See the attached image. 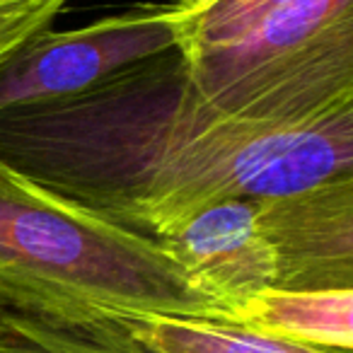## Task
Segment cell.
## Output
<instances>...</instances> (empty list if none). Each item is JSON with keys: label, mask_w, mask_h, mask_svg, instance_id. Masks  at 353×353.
<instances>
[{"label": "cell", "mask_w": 353, "mask_h": 353, "mask_svg": "<svg viewBox=\"0 0 353 353\" xmlns=\"http://www.w3.org/2000/svg\"><path fill=\"white\" fill-rule=\"evenodd\" d=\"M0 160L85 211L162 242L223 199L353 176V107L276 126L201 94L182 49L49 107L0 114Z\"/></svg>", "instance_id": "obj_1"}, {"label": "cell", "mask_w": 353, "mask_h": 353, "mask_svg": "<svg viewBox=\"0 0 353 353\" xmlns=\"http://www.w3.org/2000/svg\"><path fill=\"white\" fill-rule=\"evenodd\" d=\"M0 307L34 317L223 319L160 242L119 228L0 160Z\"/></svg>", "instance_id": "obj_2"}, {"label": "cell", "mask_w": 353, "mask_h": 353, "mask_svg": "<svg viewBox=\"0 0 353 353\" xmlns=\"http://www.w3.org/2000/svg\"><path fill=\"white\" fill-rule=\"evenodd\" d=\"M230 117L293 126L353 107V0H295L235 44L182 51Z\"/></svg>", "instance_id": "obj_3"}, {"label": "cell", "mask_w": 353, "mask_h": 353, "mask_svg": "<svg viewBox=\"0 0 353 353\" xmlns=\"http://www.w3.org/2000/svg\"><path fill=\"white\" fill-rule=\"evenodd\" d=\"M187 3L136 6L80 30L39 32L0 65V114L49 107L97 90L123 70L184 49Z\"/></svg>", "instance_id": "obj_4"}, {"label": "cell", "mask_w": 353, "mask_h": 353, "mask_svg": "<svg viewBox=\"0 0 353 353\" xmlns=\"http://www.w3.org/2000/svg\"><path fill=\"white\" fill-rule=\"evenodd\" d=\"M160 245L194 288L221 305L228 317L242 300L279 288V259L252 196L201 208Z\"/></svg>", "instance_id": "obj_5"}, {"label": "cell", "mask_w": 353, "mask_h": 353, "mask_svg": "<svg viewBox=\"0 0 353 353\" xmlns=\"http://www.w3.org/2000/svg\"><path fill=\"white\" fill-rule=\"evenodd\" d=\"M256 203L279 259L276 290L353 288V176Z\"/></svg>", "instance_id": "obj_6"}, {"label": "cell", "mask_w": 353, "mask_h": 353, "mask_svg": "<svg viewBox=\"0 0 353 353\" xmlns=\"http://www.w3.org/2000/svg\"><path fill=\"white\" fill-rule=\"evenodd\" d=\"M228 322L303 346L353 353V288L261 290L235 305Z\"/></svg>", "instance_id": "obj_7"}, {"label": "cell", "mask_w": 353, "mask_h": 353, "mask_svg": "<svg viewBox=\"0 0 353 353\" xmlns=\"http://www.w3.org/2000/svg\"><path fill=\"white\" fill-rule=\"evenodd\" d=\"M0 353H155L126 329L119 314L34 317L0 307Z\"/></svg>", "instance_id": "obj_8"}, {"label": "cell", "mask_w": 353, "mask_h": 353, "mask_svg": "<svg viewBox=\"0 0 353 353\" xmlns=\"http://www.w3.org/2000/svg\"><path fill=\"white\" fill-rule=\"evenodd\" d=\"M126 329L155 353H346L303 346L223 319L174 314H119Z\"/></svg>", "instance_id": "obj_9"}, {"label": "cell", "mask_w": 353, "mask_h": 353, "mask_svg": "<svg viewBox=\"0 0 353 353\" xmlns=\"http://www.w3.org/2000/svg\"><path fill=\"white\" fill-rule=\"evenodd\" d=\"M290 3L295 0H187L192 20L182 51L235 44Z\"/></svg>", "instance_id": "obj_10"}, {"label": "cell", "mask_w": 353, "mask_h": 353, "mask_svg": "<svg viewBox=\"0 0 353 353\" xmlns=\"http://www.w3.org/2000/svg\"><path fill=\"white\" fill-rule=\"evenodd\" d=\"M70 0H0V65L22 44L49 30Z\"/></svg>", "instance_id": "obj_11"}, {"label": "cell", "mask_w": 353, "mask_h": 353, "mask_svg": "<svg viewBox=\"0 0 353 353\" xmlns=\"http://www.w3.org/2000/svg\"><path fill=\"white\" fill-rule=\"evenodd\" d=\"M170 3H187V0H170Z\"/></svg>", "instance_id": "obj_12"}]
</instances>
